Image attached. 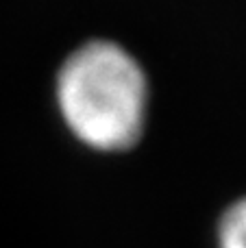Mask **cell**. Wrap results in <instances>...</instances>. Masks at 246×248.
Returning <instances> with one entry per match:
<instances>
[{
  "label": "cell",
  "instance_id": "cell-1",
  "mask_svg": "<svg viewBox=\"0 0 246 248\" xmlns=\"http://www.w3.org/2000/svg\"><path fill=\"white\" fill-rule=\"evenodd\" d=\"M57 100L68 128L90 148L120 153L142 137L146 77L113 42H90L65 59L57 77Z\"/></svg>",
  "mask_w": 246,
  "mask_h": 248
},
{
  "label": "cell",
  "instance_id": "cell-2",
  "mask_svg": "<svg viewBox=\"0 0 246 248\" xmlns=\"http://www.w3.org/2000/svg\"><path fill=\"white\" fill-rule=\"evenodd\" d=\"M220 248H246V198L225 211L218 227Z\"/></svg>",
  "mask_w": 246,
  "mask_h": 248
}]
</instances>
